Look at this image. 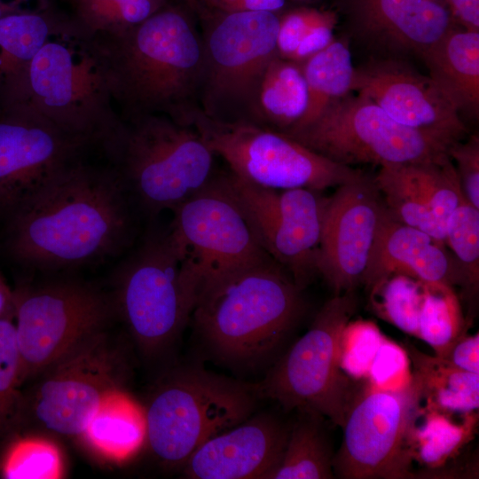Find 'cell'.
Listing matches in <instances>:
<instances>
[{
  "instance_id": "obj_1",
  "label": "cell",
  "mask_w": 479,
  "mask_h": 479,
  "mask_svg": "<svg viewBox=\"0 0 479 479\" xmlns=\"http://www.w3.org/2000/svg\"><path fill=\"white\" fill-rule=\"evenodd\" d=\"M136 214L116 171L82 159L4 220V249L16 263L43 271L94 263L132 245Z\"/></svg>"
},
{
  "instance_id": "obj_2",
  "label": "cell",
  "mask_w": 479,
  "mask_h": 479,
  "mask_svg": "<svg viewBox=\"0 0 479 479\" xmlns=\"http://www.w3.org/2000/svg\"><path fill=\"white\" fill-rule=\"evenodd\" d=\"M83 42L121 120L162 114L191 126L200 108L204 50L185 15L160 10L122 32Z\"/></svg>"
},
{
  "instance_id": "obj_3",
  "label": "cell",
  "mask_w": 479,
  "mask_h": 479,
  "mask_svg": "<svg viewBox=\"0 0 479 479\" xmlns=\"http://www.w3.org/2000/svg\"><path fill=\"white\" fill-rule=\"evenodd\" d=\"M302 292L271 259L205 287L191 316L218 357L254 365L271 355L298 323L304 310Z\"/></svg>"
},
{
  "instance_id": "obj_4",
  "label": "cell",
  "mask_w": 479,
  "mask_h": 479,
  "mask_svg": "<svg viewBox=\"0 0 479 479\" xmlns=\"http://www.w3.org/2000/svg\"><path fill=\"white\" fill-rule=\"evenodd\" d=\"M100 147L137 213L151 222L176 209L216 174L215 154L196 130L167 115L120 120Z\"/></svg>"
},
{
  "instance_id": "obj_5",
  "label": "cell",
  "mask_w": 479,
  "mask_h": 479,
  "mask_svg": "<svg viewBox=\"0 0 479 479\" xmlns=\"http://www.w3.org/2000/svg\"><path fill=\"white\" fill-rule=\"evenodd\" d=\"M259 398L257 384L200 367L175 368L143 405L145 444L165 467H182L207 440L249 418Z\"/></svg>"
},
{
  "instance_id": "obj_6",
  "label": "cell",
  "mask_w": 479,
  "mask_h": 479,
  "mask_svg": "<svg viewBox=\"0 0 479 479\" xmlns=\"http://www.w3.org/2000/svg\"><path fill=\"white\" fill-rule=\"evenodd\" d=\"M27 106L61 130L101 145L120 122L83 40L63 34L35 55L0 109Z\"/></svg>"
},
{
  "instance_id": "obj_7",
  "label": "cell",
  "mask_w": 479,
  "mask_h": 479,
  "mask_svg": "<svg viewBox=\"0 0 479 479\" xmlns=\"http://www.w3.org/2000/svg\"><path fill=\"white\" fill-rule=\"evenodd\" d=\"M112 298L143 354L161 355L187 324L194 299L181 274L177 250L168 228H150L120 262Z\"/></svg>"
},
{
  "instance_id": "obj_8",
  "label": "cell",
  "mask_w": 479,
  "mask_h": 479,
  "mask_svg": "<svg viewBox=\"0 0 479 479\" xmlns=\"http://www.w3.org/2000/svg\"><path fill=\"white\" fill-rule=\"evenodd\" d=\"M128 372L124 354L106 331L88 338L34 379L33 387L22 393L12 430L78 437L104 399L124 388Z\"/></svg>"
},
{
  "instance_id": "obj_9",
  "label": "cell",
  "mask_w": 479,
  "mask_h": 479,
  "mask_svg": "<svg viewBox=\"0 0 479 479\" xmlns=\"http://www.w3.org/2000/svg\"><path fill=\"white\" fill-rule=\"evenodd\" d=\"M192 126L203 142L244 180L271 189L323 191L365 177L274 130L247 121H219L197 110Z\"/></svg>"
},
{
  "instance_id": "obj_10",
  "label": "cell",
  "mask_w": 479,
  "mask_h": 479,
  "mask_svg": "<svg viewBox=\"0 0 479 479\" xmlns=\"http://www.w3.org/2000/svg\"><path fill=\"white\" fill-rule=\"evenodd\" d=\"M20 381L35 379L117 316L112 295L87 282L58 279L13 290Z\"/></svg>"
},
{
  "instance_id": "obj_11",
  "label": "cell",
  "mask_w": 479,
  "mask_h": 479,
  "mask_svg": "<svg viewBox=\"0 0 479 479\" xmlns=\"http://www.w3.org/2000/svg\"><path fill=\"white\" fill-rule=\"evenodd\" d=\"M356 310L353 292L325 302L308 331L257 384L260 397L272 399L287 411L318 413L342 428L355 391L352 380L339 366L338 343Z\"/></svg>"
},
{
  "instance_id": "obj_12",
  "label": "cell",
  "mask_w": 479,
  "mask_h": 479,
  "mask_svg": "<svg viewBox=\"0 0 479 479\" xmlns=\"http://www.w3.org/2000/svg\"><path fill=\"white\" fill-rule=\"evenodd\" d=\"M172 212L168 231L194 302L205 287L271 260L256 241L220 173Z\"/></svg>"
},
{
  "instance_id": "obj_13",
  "label": "cell",
  "mask_w": 479,
  "mask_h": 479,
  "mask_svg": "<svg viewBox=\"0 0 479 479\" xmlns=\"http://www.w3.org/2000/svg\"><path fill=\"white\" fill-rule=\"evenodd\" d=\"M284 134L334 162L350 167L442 161L450 158L448 151L452 145L397 122L359 94L346 95L311 123Z\"/></svg>"
},
{
  "instance_id": "obj_14",
  "label": "cell",
  "mask_w": 479,
  "mask_h": 479,
  "mask_svg": "<svg viewBox=\"0 0 479 479\" xmlns=\"http://www.w3.org/2000/svg\"><path fill=\"white\" fill-rule=\"evenodd\" d=\"M279 19L273 12H227L202 38L204 73L200 106L219 121H247L258 81L278 54Z\"/></svg>"
},
{
  "instance_id": "obj_15",
  "label": "cell",
  "mask_w": 479,
  "mask_h": 479,
  "mask_svg": "<svg viewBox=\"0 0 479 479\" xmlns=\"http://www.w3.org/2000/svg\"><path fill=\"white\" fill-rule=\"evenodd\" d=\"M421 402L415 380L401 392L377 389L366 382L354 393L346 411L342 443L333 459L334 475L343 479L416 478L410 434Z\"/></svg>"
},
{
  "instance_id": "obj_16",
  "label": "cell",
  "mask_w": 479,
  "mask_h": 479,
  "mask_svg": "<svg viewBox=\"0 0 479 479\" xmlns=\"http://www.w3.org/2000/svg\"><path fill=\"white\" fill-rule=\"evenodd\" d=\"M220 174L260 247L303 290L318 274L317 253L328 198L309 188L258 186L231 170Z\"/></svg>"
},
{
  "instance_id": "obj_17",
  "label": "cell",
  "mask_w": 479,
  "mask_h": 479,
  "mask_svg": "<svg viewBox=\"0 0 479 479\" xmlns=\"http://www.w3.org/2000/svg\"><path fill=\"white\" fill-rule=\"evenodd\" d=\"M92 146L27 106L0 109V218Z\"/></svg>"
},
{
  "instance_id": "obj_18",
  "label": "cell",
  "mask_w": 479,
  "mask_h": 479,
  "mask_svg": "<svg viewBox=\"0 0 479 479\" xmlns=\"http://www.w3.org/2000/svg\"><path fill=\"white\" fill-rule=\"evenodd\" d=\"M383 205L367 176L338 186L328 198L316 265L334 295L353 292L361 284Z\"/></svg>"
},
{
  "instance_id": "obj_19",
  "label": "cell",
  "mask_w": 479,
  "mask_h": 479,
  "mask_svg": "<svg viewBox=\"0 0 479 479\" xmlns=\"http://www.w3.org/2000/svg\"><path fill=\"white\" fill-rule=\"evenodd\" d=\"M352 90L397 122L450 144L467 132L459 110L436 83L404 65L381 61L357 68Z\"/></svg>"
},
{
  "instance_id": "obj_20",
  "label": "cell",
  "mask_w": 479,
  "mask_h": 479,
  "mask_svg": "<svg viewBox=\"0 0 479 479\" xmlns=\"http://www.w3.org/2000/svg\"><path fill=\"white\" fill-rule=\"evenodd\" d=\"M289 428L268 414L252 415L207 440L188 458L190 479H267L283 454Z\"/></svg>"
},
{
  "instance_id": "obj_21",
  "label": "cell",
  "mask_w": 479,
  "mask_h": 479,
  "mask_svg": "<svg viewBox=\"0 0 479 479\" xmlns=\"http://www.w3.org/2000/svg\"><path fill=\"white\" fill-rule=\"evenodd\" d=\"M394 274L424 283L460 286L456 263L445 243L401 223L383 205L361 284L369 289Z\"/></svg>"
},
{
  "instance_id": "obj_22",
  "label": "cell",
  "mask_w": 479,
  "mask_h": 479,
  "mask_svg": "<svg viewBox=\"0 0 479 479\" xmlns=\"http://www.w3.org/2000/svg\"><path fill=\"white\" fill-rule=\"evenodd\" d=\"M350 16L365 35L420 56L450 29L452 16L430 0H349Z\"/></svg>"
},
{
  "instance_id": "obj_23",
  "label": "cell",
  "mask_w": 479,
  "mask_h": 479,
  "mask_svg": "<svg viewBox=\"0 0 479 479\" xmlns=\"http://www.w3.org/2000/svg\"><path fill=\"white\" fill-rule=\"evenodd\" d=\"M76 439L97 460L108 464L123 463L146 443L144 406L124 388L116 389L104 399Z\"/></svg>"
},
{
  "instance_id": "obj_24",
  "label": "cell",
  "mask_w": 479,
  "mask_h": 479,
  "mask_svg": "<svg viewBox=\"0 0 479 479\" xmlns=\"http://www.w3.org/2000/svg\"><path fill=\"white\" fill-rule=\"evenodd\" d=\"M421 57L429 77L459 112L478 116L479 31L451 28Z\"/></svg>"
},
{
  "instance_id": "obj_25",
  "label": "cell",
  "mask_w": 479,
  "mask_h": 479,
  "mask_svg": "<svg viewBox=\"0 0 479 479\" xmlns=\"http://www.w3.org/2000/svg\"><path fill=\"white\" fill-rule=\"evenodd\" d=\"M308 89L297 62L277 54L264 68L254 92L247 122L285 132L304 114Z\"/></svg>"
},
{
  "instance_id": "obj_26",
  "label": "cell",
  "mask_w": 479,
  "mask_h": 479,
  "mask_svg": "<svg viewBox=\"0 0 479 479\" xmlns=\"http://www.w3.org/2000/svg\"><path fill=\"white\" fill-rule=\"evenodd\" d=\"M62 34L74 35L70 20L49 12H20L0 19V99L19 84L43 45Z\"/></svg>"
},
{
  "instance_id": "obj_27",
  "label": "cell",
  "mask_w": 479,
  "mask_h": 479,
  "mask_svg": "<svg viewBox=\"0 0 479 479\" xmlns=\"http://www.w3.org/2000/svg\"><path fill=\"white\" fill-rule=\"evenodd\" d=\"M413 378L419 384L426 409L449 415L477 412L479 373L452 366L445 360L429 356L407 343Z\"/></svg>"
},
{
  "instance_id": "obj_28",
  "label": "cell",
  "mask_w": 479,
  "mask_h": 479,
  "mask_svg": "<svg viewBox=\"0 0 479 479\" xmlns=\"http://www.w3.org/2000/svg\"><path fill=\"white\" fill-rule=\"evenodd\" d=\"M0 450V476L6 479H59L66 457L53 435L21 428L6 434Z\"/></svg>"
},
{
  "instance_id": "obj_29",
  "label": "cell",
  "mask_w": 479,
  "mask_h": 479,
  "mask_svg": "<svg viewBox=\"0 0 479 479\" xmlns=\"http://www.w3.org/2000/svg\"><path fill=\"white\" fill-rule=\"evenodd\" d=\"M308 105L302 117L287 133L315 121L332 103L352 90L355 68L345 43L333 41L326 48L304 61Z\"/></svg>"
},
{
  "instance_id": "obj_30",
  "label": "cell",
  "mask_w": 479,
  "mask_h": 479,
  "mask_svg": "<svg viewBox=\"0 0 479 479\" xmlns=\"http://www.w3.org/2000/svg\"><path fill=\"white\" fill-rule=\"evenodd\" d=\"M301 412L289 428L281 459L267 479H329L334 454L319 421L321 415Z\"/></svg>"
},
{
  "instance_id": "obj_31",
  "label": "cell",
  "mask_w": 479,
  "mask_h": 479,
  "mask_svg": "<svg viewBox=\"0 0 479 479\" xmlns=\"http://www.w3.org/2000/svg\"><path fill=\"white\" fill-rule=\"evenodd\" d=\"M451 416L421 407V420L417 417L412 426L410 434L412 459L430 472L442 468L474 436L478 421L477 412L463 415L459 423L453 421Z\"/></svg>"
},
{
  "instance_id": "obj_32",
  "label": "cell",
  "mask_w": 479,
  "mask_h": 479,
  "mask_svg": "<svg viewBox=\"0 0 479 479\" xmlns=\"http://www.w3.org/2000/svg\"><path fill=\"white\" fill-rule=\"evenodd\" d=\"M459 299L452 286L424 283V297L419 320V339L441 357L452 343L467 333Z\"/></svg>"
},
{
  "instance_id": "obj_33",
  "label": "cell",
  "mask_w": 479,
  "mask_h": 479,
  "mask_svg": "<svg viewBox=\"0 0 479 479\" xmlns=\"http://www.w3.org/2000/svg\"><path fill=\"white\" fill-rule=\"evenodd\" d=\"M373 181L385 207L395 218L444 242V229L401 164L381 166Z\"/></svg>"
},
{
  "instance_id": "obj_34",
  "label": "cell",
  "mask_w": 479,
  "mask_h": 479,
  "mask_svg": "<svg viewBox=\"0 0 479 479\" xmlns=\"http://www.w3.org/2000/svg\"><path fill=\"white\" fill-rule=\"evenodd\" d=\"M70 19L76 37L115 34L135 26L157 12L155 0H71Z\"/></svg>"
},
{
  "instance_id": "obj_35",
  "label": "cell",
  "mask_w": 479,
  "mask_h": 479,
  "mask_svg": "<svg viewBox=\"0 0 479 479\" xmlns=\"http://www.w3.org/2000/svg\"><path fill=\"white\" fill-rule=\"evenodd\" d=\"M368 290L372 309L379 318L419 339L424 282L394 274L380 280Z\"/></svg>"
},
{
  "instance_id": "obj_36",
  "label": "cell",
  "mask_w": 479,
  "mask_h": 479,
  "mask_svg": "<svg viewBox=\"0 0 479 479\" xmlns=\"http://www.w3.org/2000/svg\"><path fill=\"white\" fill-rule=\"evenodd\" d=\"M401 165L445 231L449 216L465 197L452 159Z\"/></svg>"
},
{
  "instance_id": "obj_37",
  "label": "cell",
  "mask_w": 479,
  "mask_h": 479,
  "mask_svg": "<svg viewBox=\"0 0 479 479\" xmlns=\"http://www.w3.org/2000/svg\"><path fill=\"white\" fill-rule=\"evenodd\" d=\"M444 243L456 263L460 287L467 297H475L479 286V208L465 197L447 220Z\"/></svg>"
},
{
  "instance_id": "obj_38",
  "label": "cell",
  "mask_w": 479,
  "mask_h": 479,
  "mask_svg": "<svg viewBox=\"0 0 479 479\" xmlns=\"http://www.w3.org/2000/svg\"><path fill=\"white\" fill-rule=\"evenodd\" d=\"M12 319L0 318V439L15 428L23 393L21 360Z\"/></svg>"
},
{
  "instance_id": "obj_39",
  "label": "cell",
  "mask_w": 479,
  "mask_h": 479,
  "mask_svg": "<svg viewBox=\"0 0 479 479\" xmlns=\"http://www.w3.org/2000/svg\"><path fill=\"white\" fill-rule=\"evenodd\" d=\"M385 335L370 320H349L338 343V361L342 373L352 381L366 380L371 365Z\"/></svg>"
},
{
  "instance_id": "obj_40",
  "label": "cell",
  "mask_w": 479,
  "mask_h": 479,
  "mask_svg": "<svg viewBox=\"0 0 479 479\" xmlns=\"http://www.w3.org/2000/svg\"><path fill=\"white\" fill-rule=\"evenodd\" d=\"M365 381L373 388L384 391L401 392L410 389L414 379L404 346L385 336Z\"/></svg>"
},
{
  "instance_id": "obj_41",
  "label": "cell",
  "mask_w": 479,
  "mask_h": 479,
  "mask_svg": "<svg viewBox=\"0 0 479 479\" xmlns=\"http://www.w3.org/2000/svg\"><path fill=\"white\" fill-rule=\"evenodd\" d=\"M456 162V170L467 200L479 208V137L471 136L467 141L452 144L448 151Z\"/></svg>"
},
{
  "instance_id": "obj_42",
  "label": "cell",
  "mask_w": 479,
  "mask_h": 479,
  "mask_svg": "<svg viewBox=\"0 0 479 479\" xmlns=\"http://www.w3.org/2000/svg\"><path fill=\"white\" fill-rule=\"evenodd\" d=\"M327 14L315 11H296L287 14L282 20H279L278 54L290 60L306 34Z\"/></svg>"
},
{
  "instance_id": "obj_43",
  "label": "cell",
  "mask_w": 479,
  "mask_h": 479,
  "mask_svg": "<svg viewBox=\"0 0 479 479\" xmlns=\"http://www.w3.org/2000/svg\"><path fill=\"white\" fill-rule=\"evenodd\" d=\"M440 358L457 369L479 373L478 333L473 335L463 334Z\"/></svg>"
},
{
  "instance_id": "obj_44",
  "label": "cell",
  "mask_w": 479,
  "mask_h": 479,
  "mask_svg": "<svg viewBox=\"0 0 479 479\" xmlns=\"http://www.w3.org/2000/svg\"><path fill=\"white\" fill-rule=\"evenodd\" d=\"M334 16L327 14L306 34L290 60L297 63L304 62L312 55L326 48L334 41Z\"/></svg>"
},
{
  "instance_id": "obj_45",
  "label": "cell",
  "mask_w": 479,
  "mask_h": 479,
  "mask_svg": "<svg viewBox=\"0 0 479 479\" xmlns=\"http://www.w3.org/2000/svg\"><path fill=\"white\" fill-rule=\"evenodd\" d=\"M452 12L465 29L479 31V0H448Z\"/></svg>"
},
{
  "instance_id": "obj_46",
  "label": "cell",
  "mask_w": 479,
  "mask_h": 479,
  "mask_svg": "<svg viewBox=\"0 0 479 479\" xmlns=\"http://www.w3.org/2000/svg\"><path fill=\"white\" fill-rule=\"evenodd\" d=\"M222 7L230 10L228 12L244 11L274 12L280 9L285 0H215Z\"/></svg>"
},
{
  "instance_id": "obj_47",
  "label": "cell",
  "mask_w": 479,
  "mask_h": 479,
  "mask_svg": "<svg viewBox=\"0 0 479 479\" xmlns=\"http://www.w3.org/2000/svg\"><path fill=\"white\" fill-rule=\"evenodd\" d=\"M14 318L13 291L0 272V318Z\"/></svg>"
},
{
  "instance_id": "obj_48",
  "label": "cell",
  "mask_w": 479,
  "mask_h": 479,
  "mask_svg": "<svg viewBox=\"0 0 479 479\" xmlns=\"http://www.w3.org/2000/svg\"><path fill=\"white\" fill-rule=\"evenodd\" d=\"M21 3L18 0H0V19L15 12H23L19 8Z\"/></svg>"
},
{
  "instance_id": "obj_49",
  "label": "cell",
  "mask_w": 479,
  "mask_h": 479,
  "mask_svg": "<svg viewBox=\"0 0 479 479\" xmlns=\"http://www.w3.org/2000/svg\"><path fill=\"white\" fill-rule=\"evenodd\" d=\"M430 1H436V2H439V0H430Z\"/></svg>"
}]
</instances>
